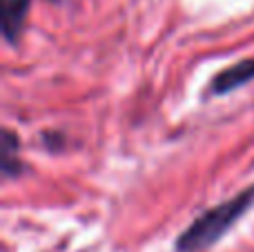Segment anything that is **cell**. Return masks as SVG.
I'll return each instance as SVG.
<instances>
[{"label":"cell","mask_w":254,"mask_h":252,"mask_svg":"<svg viewBox=\"0 0 254 252\" xmlns=\"http://www.w3.org/2000/svg\"><path fill=\"white\" fill-rule=\"evenodd\" d=\"M254 203V188L241 192L239 196L207 210L196 219L176 241V252H201L228 232V228Z\"/></svg>","instance_id":"obj_1"},{"label":"cell","mask_w":254,"mask_h":252,"mask_svg":"<svg viewBox=\"0 0 254 252\" xmlns=\"http://www.w3.org/2000/svg\"><path fill=\"white\" fill-rule=\"evenodd\" d=\"M250 78H254V58H246L230 69L221 71L219 78L212 83V89H214V94H225L230 89L239 87V85L248 83Z\"/></svg>","instance_id":"obj_2"},{"label":"cell","mask_w":254,"mask_h":252,"mask_svg":"<svg viewBox=\"0 0 254 252\" xmlns=\"http://www.w3.org/2000/svg\"><path fill=\"white\" fill-rule=\"evenodd\" d=\"M29 0H2V31L7 40H16L25 25Z\"/></svg>","instance_id":"obj_3"},{"label":"cell","mask_w":254,"mask_h":252,"mask_svg":"<svg viewBox=\"0 0 254 252\" xmlns=\"http://www.w3.org/2000/svg\"><path fill=\"white\" fill-rule=\"evenodd\" d=\"M18 143H16V138H13V134L9 132H4V154H2V165H4V174H13L16 172V163L18 161L13 159V152L18 150Z\"/></svg>","instance_id":"obj_4"}]
</instances>
